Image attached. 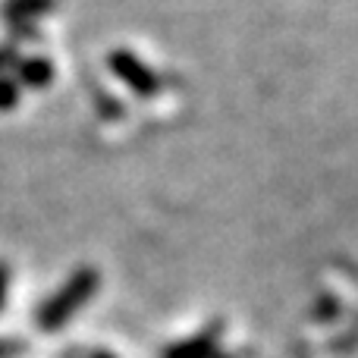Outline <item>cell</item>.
Masks as SVG:
<instances>
[{
  "label": "cell",
  "mask_w": 358,
  "mask_h": 358,
  "mask_svg": "<svg viewBox=\"0 0 358 358\" xmlns=\"http://www.w3.org/2000/svg\"><path fill=\"white\" fill-rule=\"evenodd\" d=\"M98 286H101V273L88 264L79 267V271H76L73 277H69L66 283H63L60 289H57L54 296L35 311V327L44 330V334H57V330H63L76 317V311L85 308V305L94 299Z\"/></svg>",
  "instance_id": "obj_1"
},
{
  "label": "cell",
  "mask_w": 358,
  "mask_h": 358,
  "mask_svg": "<svg viewBox=\"0 0 358 358\" xmlns=\"http://www.w3.org/2000/svg\"><path fill=\"white\" fill-rule=\"evenodd\" d=\"M107 66H110V73L117 76L136 98H155V94H161V79H157L148 63L138 54H132V50H126V48L110 50V54H107Z\"/></svg>",
  "instance_id": "obj_2"
},
{
  "label": "cell",
  "mask_w": 358,
  "mask_h": 358,
  "mask_svg": "<svg viewBox=\"0 0 358 358\" xmlns=\"http://www.w3.org/2000/svg\"><path fill=\"white\" fill-rule=\"evenodd\" d=\"M220 340H223V321L208 324L189 340H179L170 349H164L161 358H217L220 355Z\"/></svg>",
  "instance_id": "obj_3"
},
{
  "label": "cell",
  "mask_w": 358,
  "mask_h": 358,
  "mask_svg": "<svg viewBox=\"0 0 358 358\" xmlns=\"http://www.w3.org/2000/svg\"><path fill=\"white\" fill-rule=\"evenodd\" d=\"M57 10V0H0V16L6 25L19 22H35V19L48 16Z\"/></svg>",
  "instance_id": "obj_4"
},
{
  "label": "cell",
  "mask_w": 358,
  "mask_h": 358,
  "mask_svg": "<svg viewBox=\"0 0 358 358\" xmlns=\"http://www.w3.org/2000/svg\"><path fill=\"white\" fill-rule=\"evenodd\" d=\"M13 69H16L19 88H44L54 79V63L48 57H19V63Z\"/></svg>",
  "instance_id": "obj_5"
},
{
  "label": "cell",
  "mask_w": 358,
  "mask_h": 358,
  "mask_svg": "<svg viewBox=\"0 0 358 358\" xmlns=\"http://www.w3.org/2000/svg\"><path fill=\"white\" fill-rule=\"evenodd\" d=\"M19 82L13 76H0V110H13L19 104Z\"/></svg>",
  "instance_id": "obj_6"
},
{
  "label": "cell",
  "mask_w": 358,
  "mask_h": 358,
  "mask_svg": "<svg viewBox=\"0 0 358 358\" xmlns=\"http://www.w3.org/2000/svg\"><path fill=\"white\" fill-rule=\"evenodd\" d=\"M41 31H38L35 22H19V25H10V44H25V41H38Z\"/></svg>",
  "instance_id": "obj_7"
},
{
  "label": "cell",
  "mask_w": 358,
  "mask_h": 358,
  "mask_svg": "<svg viewBox=\"0 0 358 358\" xmlns=\"http://www.w3.org/2000/svg\"><path fill=\"white\" fill-rule=\"evenodd\" d=\"M29 352V343L22 336H0V358H22Z\"/></svg>",
  "instance_id": "obj_8"
},
{
  "label": "cell",
  "mask_w": 358,
  "mask_h": 358,
  "mask_svg": "<svg viewBox=\"0 0 358 358\" xmlns=\"http://www.w3.org/2000/svg\"><path fill=\"white\" fill-rule=\"evenodd\" d=\"M19 63V48L16 44H0V73H3V69H13Z\"/></svg>",
  "instance_id": "obj_9"
},
{
  "label": "cell",
  "mask_w": 358,
  "mask_h": 358,
  "mask_svg": "<svg viewBox=\"0 0 358 358\" xmlns=\"http://www.w3.org/2000/svg\"><path fill=\"white\" fill-rule=\"evenodd\" d=\"M6 289H10V267L0 261V308H3V302H6Z\"/></svg>",
  "instance_id": "obj_10"
},
{
  "label": "cell",
  "mask_w": 358,
  "mask_h": 358,
  "mask_svg": "<svg viewBox=\"0 0 358 358\" xmlns=\"http://www.w3.org/2000/svg\"><path fill=\"white\" fill-rule=\"evenodd\" d=\"M88 358H113V355H110V352H92Z\"/></svg>",
  "instance_id": "obj_11"
},
{
  "label": "cell",
  "mask_w": 358,
  "mask_h": 358,
  "mask_svg": "<svg viewBox=\"0 0 358 358\" xmlns=\"http://www.w3.org/2000/svg\"><path fill=\"white\" fill-rule=\"evenodd\" d=\"M217 358H236V355H217Z\"/></svg>",
  "instance_id": "obj_12"
}]
</instances>
